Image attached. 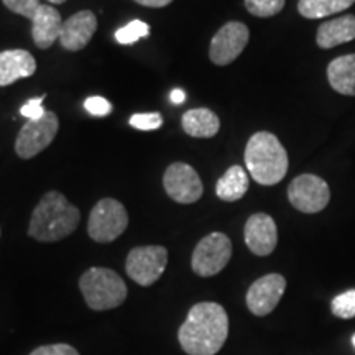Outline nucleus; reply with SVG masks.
Here are the masks:
<instances>
[{
    "mask_svg": "<svg viewBox=\"0 0 355 355\" xmlns=\"http://www.w3.org/2000/svg\"><path fill=\"white\" fill-rule=\"evenodd\" d=\"M229 336V316L217 303L194 304L178 331V340L188 355H216Z\"/></svg>",
    "mask_w": 355,
    "mask_h": 355,
    "instance_id": "f257e3e1",
    "label": "nucleus"
},
{
    "mask_svg": "<svg viewBox=\"0 0 355 355\" xmlns=\"http://www.w3.org/2000/svg\"><path fill=\"white\" fill-rule=\"evenodd\" d=\"M81 212L58 191H48L32 212L28 235L38 242L63 241L76 230Z\"/></svg>",
    "mask_w": 355,
    "mask_h": 355,
    "instance_id": "f03ea898",
    "label": "nucleus"
},
{
    "mask_svg": "<svg viewBox=\"0 0 355 355\" xmlns=\"http://www.w3.org/2000/svg\"><path fill=\"white\" fill-rule=\"evenodd\" d=\"M288 153L270 132H257L245 146V166L259 184H278L288 173Z\"/></svg>",
    "mask_w": 355,
    "mask_h": 355,
    "instance_id": "7ed1b4c3",
    "label": "nucleus"
},
{
    "mask_svg": "<svg viewBox=\"0 0 355 355\" xmlns=\"http://www.w3.org/2000/svg\"><path fill=\"white\" fill-rule=\"evenodd\" d=\"M84 301L94 311L119 308L127 300V285L114 270L94 266L83 273L79 279Z\"/></svg>",
    "mask_w": 355,
    "mask_h": 355,
    "instance_id": "20e7f679",
    "label": "nucleus"
},
{
    "mask_svg": "<svg viewBox=\"0 0 355 355\" xmlns=\"http://www.w3.org/2000/svg\"><path fill=\"white\" fill-rule=\"evenodd\" d=\"M128 214L123 204L117 199L105 198L92 207L87 222V234L92 241L110 243L125 232Z\"/></svg>",
    "mask_w": 355,
    "mask_h": 355,
    "instance_id": "39448f33",
    "label": "nucleus"
},
{
    "mask_svg": "<svg viewBox=\"0 0 355 355\" xmlns=\"http://www.w3.org/2000/svg\"><path fill=\"white\" fill-rule=\"evenodd\" d=\"M232 259V242L225 234L212 232L201 239L191 257V268L207 278L220 273Z\"/></svg>",
    "mask_w": 355,
    "mask_h": 355,
    "instance_id": "423d86ee",
    "label": "nucleus"
},
{
    "mask_svg": "<svg viewBox=\"0 0 355 355\" xmlns=\"http://www.w3.org/2000/svg\"><path fill=\"white\" fill-rule=\"evenodd\" d=\"M168 263V250L162 245L137 247L128 254L125 272L140 286H152L162 278Z\"/></svg>",
    "mask_w": 355,
    "mask_h": 355,
    "instance_id": "0eeeda50",
    "label": "nucleus"
},
{
    "mask_svg": "<svg viewBox=\"0 0 355 355\" xmlns=\"http://www.w3.org/2000/svg\"><path fill=\"white\" fill-rule=\"evenodd\" d=\"M288 199L291 206L300 212L316 214L331 201L329 184L316 175L296 176L288 186Z\"/></svg>",
    "mask_w": 355,
    "mask_h": 355,
    "instance_id": "6e6552de",
    "label": "nucleus"
},
{
    "mask_svg": "<svg viewBox=\"0 0 355 355\" xmlns=\"http://www.w3.org/2000/svg\"><path fill=\"white\" fill-rule=\"evenodd\" d=\"M58 128H60V121L55 112L46 110L38 121H28L21 127L15 141V152L20 158L30 159L42 153L44 148L51 145L55 140Z\"/></svg>",
    "mask_w": 355,
    "mask_h": 355,
    "instance_id": "1a4fd4ad",
    "label": "nucleus"
},
{
    "mask_svg": "<svg viewBox=\"0 0 355 355\" xmlns=\"http://www.w3.org/2000/svg\"><path fill=\"white\" fill-rule=\"evenodd\" d=\"M163 186L173 201L193 204L201 199L204 188L198 171L188 163H173L163 175Z\"/></svg>",
    "mask_w": 355,
    "mask_h": 355,
    "instance_id": "9d476101",
    "label": "nucleus"
},
{
    "mask_svg": "<svg viewBox=\"0 0 355 355\" xmlns=\"http://www.w3.org/2000/svg\"><path fill=\"white\" fill-rule=\"evenodd\" d=\"M250 32L242 21H229L212 38L209 46V58L217 66H227L237 60L245 50Z\"/></svg>",
    "mask_w": 355,
    "mask_h": 355,
    "instance_id": "9b49d317",
    "label": "nucleus"
},
{
    "mask_svg": "<svg viewBox=\"0 0 355 355\" xmlns=\"http://www.w3.org/2000/svg\"><path fill=\"white\" fill-rule=\"evenodd\" d=\"M286 279L279 273L265 275L252 283L247 291V306L255 316H266L277 308L285 295Z\"/></svg>",
    "mask_w": 355,
    "mask_h": 355,
    "instance_id": "f8f14e48",
    "label": "nucleus"
},
{
    "mask_svg": "<svg viewBox=\"0 0 355 355\" xmlns=\"http://www.w3.org/2000/svg\"><path fill=\"white\" fill-rule=\"evenodd\" d=\"M247 247L252 254L259 257H266L277 248L278 243V229L275 220L268 214L259 212L248 217L243 230Z\"/></svg>",
    "mask_w": 355,
    "mask_h": 355,
    "instance_id": "ddd939ff",
    "label": "nucleus"
},
{
    "mask_svg": "<svg viewBox=\"0 0 355 355\" xmlns=\"http://www.w3.org/2000/svg\"><path fill=\"white\" fill-rule=\"evenodd\" d=\"M97 30V19L91 10H81L63 21L60 43L64 50L79 51L87 46Z\"/></svg>",
    "mask_w": 355,
    "mask_h": 355,
    "instance_id": "4468645a",
    "label": "nucleus"
},
{
    "mask_svg": "<svg viewBox=\"0 0 355 355\" xmlns=\"http://www.w3.org/2000/svg\"><path fill=\"white\" fill-rule=\"evenodd\" d=\"M37 71V61L25 50H7L0 53V87L30 78Z\"/></svg>",
    "mask_w": 355,
    "mask_h": 355,
    "instance_id": "2eb2a0df",
    "label": "nucleus"
},
{
    "mask_svg": "<svg viewBox=\"0 0 355 355\" xmlns=\"http://www.w3.org/2000/svg\"><path fill=\"white\" fill-rule=\"evenodd\" d=\"M61 26H63V20L55 7H40L32 20V37L35 44L42 50L51 48L53 43L60 40Z\"/></svg>",
    "mask_w": 355,
    "mask_h": 355,
    "instance_id": "dca6fc26",
    "label": "nucleus"
},
{
    "mask_svg": "<svg viewBox=\"0 0 355 355\" xmlns=\"http://www.w3.org/2000/svg\"><path fill=\"white\" fill-rule=\"evenodd\" d=\"M352 40H355L354 15H343L334 20L324 21L322 25H319L316 33V43L322 50H331V48L349 43Z\"/></svg>",
    "mask_w": 355,
    "mask_h": 355,
    "instance_id": "f3484780",
    "label": "nucleus"
},
{
    "mask_svg": "<svg viewBox=\"0 0 355 355\" xmlns=\"http://www.w3.org/2000/svg\"><path fill=\"white\" fill-rule=\"evenodd\" d=\"M327 81L339 94L355 96V53L331 61L327 66Z\"/></svg>",
    "mask_w": 355,
    "mask_h": 355,
    "instance_id": "a211bd4d",
    "label": "nucleus"
},
{
    "mask_svg": "<svg viewBox=\"0 0 355 355\" xmlns=\"http://www.w3.org/2000/svg\"><path fill=\"white\" fill-rule=\"evenodd\" d=\"M183 130L194 139H211L220 128L219 117L209 109H191L183 115Z\"/></svg>",
    "mask_w": 355,
    "mask_h": 355,
    "instance_id": "6ab92c4d",
    "label": "nucleus"
},
{
    "mask_svg": "<svg viewBox=\"0 0 355 355\" xmlns=\"http://www.w3.org/2000/svg\"><path fill=\"white\" fill-rule=\"evenodd\" d=\"M248 191V175L242 166L234 165L219 178L216 184L217 198L225 202H235Z\"/></svg>",
    "mask_w": 355,
    "mask_h": 355,
    "instance_id": "aec40b11",
    "label": "nucleus"
},
{
    "mask_svg": "<svg viewBox=\"0 0 355 355\" xmlns=\"http://www.w3.org/2000/svg\"><path fill=\"white\" fill-rule=\"evenodd\" d=\"M355 3V0H300L298 12L304 19L318 20L347 10Z\"/></svg>",
    "mask_w": 355,
    "mask_h": 355,
    "instance_id": "412c9836",
    "label": "nucleus"
},
{
    "mask_svg": "<svg viewBox=\"0 0 355 355\" xmlns=\"http://www.w3.org/2000/svg\"><path fill=\"white\" fill-rule=\"evenodd\" d=\"M150 26L141 20H133L130 24L122 26L115 32V40H117L121 44H133L139 42L140 38L148 37Z\"/></svg>",
    "mask_w": 355,
    "mask_h": 355,
    "instance_id": "4be33fe9",
    "label": "nucleus"
},
{
    "mask_svg": "<svg viewBox=\"0 0 355 355\" xmlns=\"http://www.w3.org/2000/svg\"><path fill=\"white\" fill-rule=\"evenodd\" d=\"M243 2L247 10L260 19H268L285 8V0H243Z\"/></svg>",
    "mask_w": 355,
    "mask_h": 355,
    "instance_id": "5701e85b",
    "label": "nucleus"
},
{
    "mask_svg": "<svg viewBox=\"0 0 355 355\" xmlns=\"http://www.w3.org/2000/svg\"><path fill=\"white\" fill-rule=\"evenodd\" d=\"M332 314L340 319H352L355 318V290H349L337 295L331 303Z\"/></svg>",
    "mask_w": 355,
    "mask_h": 355,
    "instance_id": "b1692460",
    "label": "nucleus"
},
{
    "mask_svg": "<svg viewBox=\"0 0 355 355\" xmlns=\"http://www.w3.org/2000/svg\"><path fill=\"white\" fill-rule=\"evenodd\" d=\"M2 2L10 12L30 20H33L35 13H37L38 8L42 7L40 0H2Z\"/></svg>",
    "mask_w": 355,
    "mask_h": 355,
    "instance_id": "393cba45",
    "label": "nucleus"
},
{
    "mask_svg": "<svg viewBox=\"0 0 355 355\" xmlns=\"http://www.w3.org/2000/svg\"><path fill=\"white\" fill-rule=\"evenodd\" d=\"M130 125L137 130H157L163 125V117L157 112L135 114L130 117Z\"/></svg>",
    "mask_w": 355,
    "mask_h": 355,
    "instance_id": "a878e982",
    "label": "nucleus"
},
{
    "mask_svg": "<svg viewBox=\"0 0 355 355\" xmlns=\"http://www.w3.org/2000/svg\"><path fill=\"white\" fill-rule=\"evenodd\" d=\"M84 107H86L89 114L94 115V117H105V115L112 112V104L101 96L87 97L86 102H84Z\"/></svg>",
    "mask_w": 355,
    "mask_h": 355,
    "instance_id": "bb28decb",
    "label": "nucleus"
},
{
    "mask_svg": "<svg viewBox=\"0 0 355 355\" xmlns=\"http://www.w3.org/2000/svg\"><path fill=\"white\" fill-rule=\"evenodd\" d=\"M43 99L44 96L37 97V99H30L24 107L20 109V114L28 119V121H38V119H42L43 115L46 114V110L43 109Z\"/></svg>",
    "mask_w": 355,
    "mask_h": 355,
    "instance_id": "cd10ccee",
    "label": "nucleus"
},
{
    "mask_svg": "<svg viewBox=\"0 0 355 355\" xmlns=\"http://www.w3.org/2000/svg\"><path fill=\"white\" fill-rule=\"evenodd\" d=\"M30 355H79V352L69 344H50L35 349Z\"/></svg>",
    "mask_w": 355,
    "mask_h": 355,
    "instance_id": "c85d7f7f",
    "label": "nucleus"
},
{
    "mask_svg": "<svg viewBox=\"0 0 355 355\" xmlns=\"http://www.w3.org/2000/svg\"><path fill=\"white\" fill-rule=\"evenodd\" d=\"M137 3L144 7H152V8H162L170 6L173 0H135Z\"/></svg>",
    "mask_w": 355,
    "mask_h": 355,
    "instance_id": "c756f323",
    "label": "nucleus"
},
{
    "mask_svg": "<svg viewBox=\"0 0 355 355\" xmlns=\"http://www.w3.org/2000/svg\"><path fill=\"white\" fill-rule=\"evenodd\" d=\"M170 99L173 104H183L184 99H186V94L181 89H173L171 94H170Z\"/></svg>",
    "mask_w": 355,
    "mask_h": 355,
    "instance_id": "7c9ffc66",
    "label": "nucleus"
},
{
    "mask_svg": "<svg viewBox=\"0 0 355 355\" xmlns=\"http://www.w3.org/2000/svg\"><path fill=\"white\" fill-rule=\"evenodd\" d=\"M48 2L53 3V6H61V3H64L66 0H48Z\"/></svg>",
    "mask_w": 355,
    "mask_h": 355,
    "instance_id": "2f4dec72",
    "label": "nucleus"
},
{
    "mask_svg": "<svg viewBox=\"0 0 355 355\" xmlns=\"http://www.w3.org/2000/svg\"><path fill=\"white\" fill-rule=\"evenodd\" d=\"M352 344H354V347H355V334H354V337H352Z\"/></svg>",
    "mask_w": 355,
    "mask_h": 355,
    "instance_id": "473e14b6",
    "label": "nucleus"
}]
</instances>
